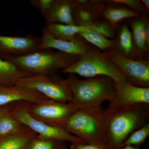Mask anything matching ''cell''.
<instances>
[{"label":"cell","mask_w":149,"mask_h":149,"mask_svg":"<svg viewBox=\"0 0 149 149\" xmlns=\"http://www.w3.org/2000/svg\"><path fill=\"white\" fill-rule=\"evenodd\" d=\"M106 112L104 142L114 149H122L130 134L149 122L148 104L107 109Z\"/></svg>","instance_id":"6da1fadb"},{"label":"cell","mask_w":149,"mask_h":149,"mask_svg":"<svg viewBox=\"0 0 149 149\" xmlns=\"http://www.w3.org/2000/svg\"><path fill=\"white\" fill-rule=\"evenodd\" d=\"M1 57L21 70L32 74H52L70 66L78 60L80 56L45 49L20 56Z\"/></svg>","instance_id":"7a4b0ae2"},{"label":"cell","mask_w":149,"mask_h":149,"mask_svg":"<svg viewBox=\"0 0 149 149\" xmlns=\"http://www.w3.org/2000/svg\"><path fill=\"white\" fill-rule=\"evenodd\" d=\"M66 80L72 92V103L79 108L101 107L105 101H111L115 91L116 83L106 76L81 80L70 74Z\"/></svg>","instance_id":"3957f363"},{"label":"cell","mask_w":149,"mask_h":149,"mask_svg":"<svg viewBox=\"0 0 149 149\" xmlns=\"http://www.w3.org/2000/svg\"><path fill=\"white\" fill-rule=\"evenodd\" d=\"M106 117V110L102 107L79 108L70 115L63 128L85 142H104Z\"/></svg>","instance_id":"277c9868"},{"label":"cell","mask_w":149,"mask_h":149,"mask_svg":"<svg viewBox=\"0 0 149 149\" xmlns=\"http://www.w3.org/2000/svg\"><path fill=\"white\" fill-rule=\"evenodd\" d=\"M62 72L79 74L88 78L106 76L111 78L116 84L129 81L103 53L88 46L85 53L80 56L78 60L67 68L62 70Z\"/></svg>","instance_id":"5b68a950"},{"label":"cell","mask_w":149,"mask_h":149,"mask_svg":"<svg viewBox=\"0 0 149 149\" xmlns=\"http://www.w3.org/2000/svg\"><path fill=\"white\" fill-rule=\"evenodd\" d=\"M15 85L37 91L55 101L68 103L73 101L72 92L67 80L60 78L55 74H33L17 79Z\"/></svg>","instance_id":"8992f818"},{"label":"cell","mask_w":149,"mask_h":149,"mask_svg":"<svg viewBox=\"0 0 149 149\" xmlns=\"http://www.w3.org/2000/svg\"><path fill=\"white\" fill-rule=\"evenodd\" d=\"M24 107L27 113L36 120L62 128L70 115L79 108L72 102L62 103L50 100L33 103L25 102Z\"/></svg>","instance_id":"52a82bcc"},{"label":"cell","mask_w":149,"mask_h":149,"mask_svg":"<svg viewBox=\"0 0 149 149\" xmlns=\"http://www.w3.org/2000/svg\"><path fill=\"white\" fill-rule=\"evenodd\" d=\"M133 85L149 88V62L148 61L135 60L126 57L114 49L103 53Z\"/></svg>","instance_id":"ba28073f"},{"label":"cell","mask_w":149,"mask_h":149,"mask_svg":"<svg viewBox=\"0 0 149 149\" xmlns=\"http://www.w3.org/2000/svg\"><path fill=\"white\" fill-rule=\"evenodd\" d=\"M24 103H22L12 111V113L22 125L31 129L37 135L44 138L58 139L71 143L84 141L68 133L63 128L51 126L33 118L24 108Z\"/></svg>","instance_id":"9c48e42d"},{"label":"cell","mask_w":149,"mask_h":149,"mask_svg":"<svg viewBox=\"0 0 149 149\" xmlns=\"http://www.w3.org/2000/svg\"><path fill=\"white\" fill-rule=\"evenodd\" d=\"M140 104H149V88L138 87L127 81L116 84L114 95L107 109Z\"/></svg>","instance_id":"30bf717a"},{"label":"cell","mask_w":149,"mask_h":149,"mask_svg":"<svg viewBox=\"0 0 149 149\" xmlns=\"http://www.w3.org/2000/svg\"><path fill=\"white\" fill-rule=\"evenodd\" d=\"M42 37L0 35V56H20L41 49Z\"/></svg>","instance_id":"8fae6325"},{"label":"cell","mask_w":149,"mask_h":149,"mask_svg":"<svg viewBox=\"0 0 149 149\" xmlns=\"http://www.w3.org/2000/svg\"><path fill=\"white\" fill-rule=\"evenodd\" d=\"M49 100L34 90L17 85H0V107L21 102L37 103Z\"/></svg>","instance_id":"7c38bea8"},{"label":"cell","mask_w":149,"mask_h":149,"mask_svg":"<svg viewBox=\"0 0 149 149\" xmlns=\"http://www.w3.org/2000/svg\"><path fill=\"white\" fill-rule=\"evenodd\" d=\"M75 5L73 1L54 0L44 18L47 23L77 25L74 17Z\"/></svg>","instance_id":"4fadbf2b"},{"label":"cell","mask_w":149,"mask_h":149,"mask_svg":"<svg viewBox=\"0 0 149 149\" xmlns=\"http://www.w3.org/2000/svg\"><path fill=\"white\" fill-rule=\"evenodd\" d=\"M41 37V49H53L65 53L81 56L85 53L88 47L77 38L72 41L60 40L43 30Z\"/></svg>","instance_id":"5bb4252c"},{"label":"cell","mask_w":149,"mask_h":149,"mask_svg":"<svg viewBox=\"0 0 149 149\" xmlns=\"http://www.w3.org/2000/svg\"><path fill=\"white\" fill-rule=\"evenodd\" d=\"M99 23L68 25L58 23H47L43 30L47 32L53 37L60 40L72 41L77 39L76 35L86 30L98 32Z\"/></svg>","instance_id":"9a60e30c"},{"label":"cell","mask_w":149,"mask_h":149,"mask_svg":"<svg viewBox=\"0 0 149 149\" xmlns=\"http://www.w3.org/2000/svg\"><path fill=\"white\" fill-rule=\"evenodd\" d=\"M32 75L0 56V85H15L17 79Z\"/></svg>","instance_id":"2e32d148"},{"label":"cell","mask_w":149,"mask_h":149,"mask_svg":"<svg viewBox=\"0 0 149 149\" xmlns=\"http://www.w3.org/2000/svg\"><path fill=\"white\" fill-rule=\"evenodd\" d=\"M12 111L0 117V141L19 134L27 128L14 117Z\"/></svg>","instance_id":"e0dca14e"},{"label":"cell","mask_w":149,"mask_h":149,"mask_svg":"<svg viewBox=\"0 0 149 149\" xmlns=\"http://www.w3.org/2000/svg\"><path fill=\"white\" fill-rule=\"evenodd\" d=\"M37 133L27 128L19 134L0 141V149H25Z\"/></svg>","instance_id":"ac0fdd59"},{"label":"cell","mask_w":149,"mask_h":149,"mask_svg":"<svg viewBox=\"0 0 149 149\" xmlns=\"http://www.w3.org/2000/svg\"><path fill=\"white\" fill-rule=\"evenodd\" d=\"M65 142L36 135L29 141L25 149H68Z\"/></svg>","instance_id":"d6986e66"},{"label":"cell","mask_w":149,"mask_h":149,"mask_svg":"<svg viewBox=\"0 0 149 149\" xmlns=\"http://www.w3.org/2000/svg\"><path fill=\"white\" fill-rule=\"evenodd\" d=\"M77 35L102 50L113 48L116 45V41L110 40L93 30L83 31Z\"/></svg>","instance_id":"ffe728a7"},{"label":"cell","mask_w":149,"mask_h":149,"mask_svg":"<svg viewBox=\"0 0 149 149\" xmlns=\"http://www.w3.org/2000/svg\"><path fill=\"white\" fill-rule=\"evenodd\" d=\"M104 16L112 23H116L125 19L139 17L140 15L136 12L128 9L113 8L105 11Z\"/></svg>","instance_id":"44dd1931"},{"label":"cell","mask_w":149,"mask_h":149,"mask_svg":"<svg viewBox=\"0 0 149 149\" xmlns=\"http://www.w3.org/2000/svg\"><path fill=\"white\" fill-rule=\"evenodd\" d=\"M149 136V122L134 131L125 140L123 147L127 146H141Z\"/></svg>","instance_id":"7402d4cb"},{"label":"cell","mask_w":149,"mask_h":149,"mask_svg":"<svg viewBox=\"0 0 149 149\" xmlns=\"http://www.w3.org/2000/svg\"><path fill=\"white\" fill-rule=\"evenodd\" d=\"M145 25L144 22L139 20L134 21L132 24L135 42L138 49L141 51H145L146 46L144 32Z\"/></svg>","instance_id":"603a6c76"},{"label":"cell","mask_w":149,"mask_h":149,"mask_svg":"<svg viewBox=\"0 0 149 149\" xmlns=\"http://www.w3.org/2000/svg\"><path fill=\"white\" fill-rule=\"evenodd\" d=\"M132 36L128 26L123 25L119 35V45L125 54H129L133 51Z\"/></svg>","instance_id":"cb8c5ba5"},{"label":"cell","mask_w":149,"mask_h":149,"mask_svg":"<svg viewBox=\"0 0 149 149\" xmlns=\"http://www.w3.org/2000/svg\"><path fill=\"white\" fill-rule=\"evenodd\" d=\"M70 149H114L108 146L103 141L77 142L71 143Z\"/></svg>","instance_id":"d4e9b609"},{"label":"cell","mask_w":149,"mask_h":149,"mask_svg":"<svg viewBox=\"0 0 149 149\" xmlns=\"http://www.w3.org/2000/svg\"><path fill=\"white\" fill-rule=\"evenodd\" d=\"M54 0H33L30 1L32 5L37 8L43 17L50 8Z\"/></svg>","instance_id":"484cf974"},{"label":"cell","mask_w":149,"mask_h":149,"mask_svg":"<svg viewBox=\"0 0 149 149\" xmlns=\"http://www.w3.org/2000/svg\"><path fill=\"white\" fill-rule=\"evenodd\" d=\"M111 1L125 5L135 8L138 9L141 7V3L139 2V1L134 0H112Z\"/></svg>","instance_id":"4316f807"},{"label":"cell","mask_w":149,"mask_h":149,"mask_svg":"<svg viewBox=\"0 0 149 149\" xmlns=\"http://www.w3.org/2000/svg\"><path fill=\"white\" fill-rule=\"evenodd\" d=\"M22 103V102L17 103L11 104L9 105L6 106L0 107V117L7 113L12 111Z\"/></svg>","instance_id":"83f0119b"},{"label":"cell","mask_w":149,"mask_h":149,"mask_svg":"<svg viewBox=\"0 0 149 149\" xmlns=\"http://www.w3.org/2000/svg\"><path fill=\"white\" fill-rule=\"evenodd\" d=\"M145 32V39H146V44L147 46L149 45V25L148 24H146L144 28Z\"/></svg>","instance_id":"f1b7e54d"},{"label":"cell","mask_w":149,"mask_h":149,"mask_svg":"<svg viewBox=\"0 0 149 149\" xmlns=\"http://www.w3.org/2000/svg\"><path fill=\"white\" fill-rule=\"evenodd\" d=\"M122 149H141L140 146H127L123 147Z\"/></svg>","instance_id":"f546056e"},{"label":"cell","mask_w":149,"mask_h":149,"mask_svg":"<svg viewBox=\"0 0 149 149\" xmlns=\"http://www.w3.org/2000/svg\"><path fill=\"white\" fill-rule=\"evenodd\" d=\"M142 2L143 3L145 6L146 7L147 9L149 10V0H143Z\"/></svg>","instance_id":"4dcf8cb0"}]
</instances>
